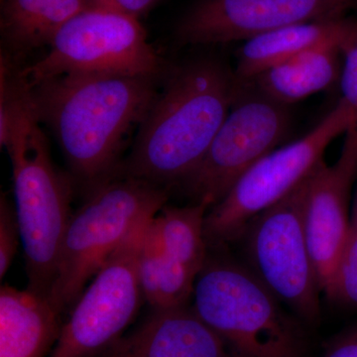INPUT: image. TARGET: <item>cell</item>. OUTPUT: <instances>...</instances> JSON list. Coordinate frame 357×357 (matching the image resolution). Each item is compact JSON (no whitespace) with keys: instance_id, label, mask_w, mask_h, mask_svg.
Returning <instances> with one entry per match:
<instances>
[{"instance_id":"2e32d148","label":"cell","mask_w":357,"mask_h":357,"mask_svg":"<svg viewBox=\"0 0 357 357\" xmlns=\"http://www.w3.org/2000/svg\"><path fill=\"white\" fill-rule=\"evenodd\" d=\"M89 8L84 0H0L1 53L20 64Z\"/></svg>"},{"instance_id":"277c9868","label":"cell","mask_w":357,"mask_h":357,"mask_svg":"<svg viewBox=\"0 0 357 357\" xmlns=\"http://www.w3.org/2000/svg\"><path fill=\"white\" fill-rule=\"evenodd\" d=\"M168 197L165 188L121 176L91 191L88 201L72 215L61 246L49 295L61 314L74 306L89 281L134 227L156 215Z\"/></svg>"},{"instance_id":"e0dca14e","label":"cell","mask_w":357,"mask_h":357,"mask_svg":"<svg viewBox=\"0 0 357 357\" xmlns=\"http://www.w3.org/2000/svg\"><path fill=\"white\" fill-rule=\"evenodd\" d=\"M342 67L340 47H323L275 65L245 82L272 100L291 107L332 88L340 81Z\"/></svg>"},{"instance_id":"d4e9b609","label":"cell","mask_w":357,"mask_h":357,"mask_svg":"<svg viewBox=\"0 0 357 357\" xmlns=\"http://www.w3.org/2000/svg\"><path fill=\"white\" fill-rule=\"evenodd\" d=\"M84 2H86V6H88L89 8H96V7H114L112 4V0H84Z\"/></svg>"},{"instance_id":"cb8c5ba5","label":"cell","mask_w":357,"mask_h":357,"mask_svg":"<svg viewBox=\"0 0 357 357\" xmlns=\"http://www.w3.org/2000/svg\"><path fill=\"white\" fill-rule=\"evenodd\" d=\"M158 1L159 0H112V4L114 8L140 18Z\"/></svg>"},{"instance_id":"d6986e66","label":"cell","mask_w":357,"mask_h":357,"mask_svg":"<svg viewBox=\"0 0 357 357\" xmlns=\"http://www.w3.org/2000/svg\"><path fill=\"white\" fill-rule=\"evenodd\" d=\"M25 65L1 53L0 63V145L6 148L14 135L31 119H38L32 88L23 75Z\"/></svg>"},{"instance_id":"52a82bcc","label":"cell","mask_w":357,"mask_h":357,"mask_svg":"<svg viewBox=\"0 0 357 357\" xmlns=\"http://www.w3.org/2000/svg\"><path fill=\"white\" fill-rule=\"evenodd\" d=\"M356 122L357 115L338 102L306 135L277 148L251 167L206 213L208 248L241 239L249 222L304 182L324 160L328 145Z\"/></svg>"},{"instance_id":"9a60e30c","label":"cell","mask_w":357,"mask_h":357,"mask_svg":"<svg viewBox=\"0 0 357 357\" xmlns=\"http://www.w3.org/2000/svg\"><path fill=\"white\" fill-rule=\"evenodd\" d=\"M60 318L48 296L2 286L0 357H48L60 335Z\"/></svg>"},{"instance_id":"7c38bea8","label":"cell","mask_w":357,"mask_h":357,"mask_svg":"<svg viewBox=\"0 0 357 357\" xmlns=\"http://www.w3.org/2000/svg\"><path fill=\"white\" fill-rule=\"evenodd\" d=\"M337 161L312 171L305 208L307 243L321 293L328 292L351 222L349 199L357 177V122L344 133Z\"/></svg>"},{"instance_id":"9c48e42d","label":"cell","mask_w":357,"mask_h":357,"mask_svg":"<svg viewBox=\"0 0 357 357\" xmlns=\"http://www.w3.org/2000/svg\"><path fill=\"white\" fill-rule=\"evenodd\" d=\"M291 107L272 100L250 82H237L229 115L198 168L181 183L192 203L213 208L241 176L287 139Z\"/></svg>"},{"instance_id":"7a4b0ae2","label":"cell","mask_w":357,"mask_h":357,"mask_svg":"<svg viewBox=\"0 0 357 357\" xmlns=\"http://www.w3.org/2000/svg\"><path fill=\"white\" fill-rule=\"evenodd\" d=\"M162 81L64 75L30 86L40 123L53 131L77 180L93 191L116 177L126 136L146 116Z\"/></svg>"},{"instance_id":"ffe728a7","label":"cell","mask_w":357,"mask_h":357,"mask_svg":"<svg viewBox=\"0 0 357 357\" xmlns=\"http://www.w3.org/2000/svg\"><path fill=\"white\" fill-rule=\"evenodd\" d=\"M328 299L357 310V220L352 218L349 234L338 257Z\"/></svg>"},{"instance_id":"44dd1931","label":"cell","mask_w":357,"mask_h":357,"mask_svg":"<svg viewBox=\"0 0 357 357\" xmlns=\"http://www.w3.org/2000/svg\"><path fill=\"white\" fill-rule=\"evenodd\" d=\"M20 229L15 206H11L6 195L0 199V277L4 278L13 264L20 243Z\"/></svg>"},{"instance_id":"5bb4252c","label":"cell","mask_w":357,"mask_h":357,"mask_svg":"<svg viewBox=\"0 0 357 357\" xmlns=\"http://www.w3.org/2000/svg\"><path fill=\"white\" fill-rule=\"evenodd\" d=\"M357 34V21L349 17L317 20L286 26L244 41L234 69L237 82L307 52L328 46L342 47Z\"/></svg>"},{"instance_id":"4fadbf2b","label":"cell","mask_w":357,"mask_h":357,"mask_svg":"<svg viewBox=\"0 0 357 357\" xmlns=\"http://www.w3.org/2000/svg\"><path fill=\"white\" fill-rule=\"evenodd\" d=\"M98 357H230L227 347L191 305L152 309L132 332Z\"/></svg>"},{"instance_id":"3957f363","label":"cell","mask_w":357,"mask_h":357,"mask_svg":"<svg viewBox=\"0 0 357 357\" xmlns=\"http://www.w3.org/2000/svg\"><path fill=\"white\" fill-rule=\"evenodd\" d=\"M192 309L222 340L230 357H309L307 325L248 267L208 256Z\"/></svg>"},{"instance_id":"603a6c76","label":"cell","mask_w":357,"mask_h":357,"mask_svg":"<svg viewBox=\"0 0 357 357\" xmlns=\"http://www.w3.org/2000/svg\"><path fill=\"white\" fill-rule=\"evenodd\" d=\"M324 357H357V326L333 338Z\"/></svg>"},{"instance_id":"ba28073f","label":"cell","mask_w":357,"mask_h":357,"mask_svg":"<svg viewBox=\"0 0 357 357\" xmlns=\"http://www.w3.org/2000/svg\"><path fill=\"white\" fill-rule=\"evenodd\" d=\"M311 176L256 215L241 236L249 269L307 326L318 324L321 314V290L305 225Z\"/></svg>"},{"instance_id":"6da1fadb","label":"cell","mask_w":357,"mask_h":357,"mask_svg":"<svg viewBox=\"0 0 357 357\" xmlns=\"http://www.w3.org/2000/svg\"><path fill=\"white\" fill-rule=\"evenodd\" d=\"M236 93L234 70L215 56L171 64L116 176L180 185L206 156Z\"/></svg>"},{"instance_id":"8992f818","label":"cell","mask_w":357,"mask_h":357,"mask_svg":"<svg viewBox=\"0 0 357 357\" xmlns=\"http://www.w3.org/2000/svg\"><path fill=\"white\" fill-rule=\"evenodd\" d=\"M48 47L43 57L23 67L31 86L64 75L164 77L171 66L150 43L139 18L114 7L84 9Z\"/></svg>"},{"instance_id":"7402d4cb","label":"cell","mask_w":357,"mask_h":357,"mask_svg":"<svg viewBox=\"0 0 357 357\" xmlns=\"http://www.w3.org/2000/svg\"><path fill=\"white\" fill-rule=\"evenodd\" d=\"M342 57L340 102L357 115V34L340 47Z\"/></svg>"},{"instance_id":"30bf717a","label":"cell","mask_w":357,"mask_h":357,"mask_svg":"<svg viewBox=\"0 0 357 357\" xmlns=\"http://www.w3.org/2000/svg\"><path fill=\"white\" fill-rule=\"evenodd\" d=\"M154 215L143 218L98 270L62 324L48 357H98L124 335L145 301L139 259Z\"/></svg>"},{"instance_id":"5b68a950","label":"cell","mask_w":357,"mask_h":357,"mask_svg":"<svg viewBox=\"0 0 357 357\" xmlns=\"http://www.w3.org/2000/svg\"><path fill=\"white\" fill-rule=\"evenodd\" d=\"M38 119L6 147L13 165L14 206L24 249L28 289L50 295L70 218L72 184L54 164Z\"/></svg>"},{"instance_id":"ac0fdd59","label":"cell","mask_w":357,"mask_h":357,"mask_svg":"<svg viewBox=\"0 0 357 357\" xmlns=\"http://www.w3.org/2000/svg\"><path fill=\"white\" fill-rule=\"evenodd\" d=\"M210 206L192 203L185 206H164L153 218V225L164 255L198 275L208 259L204 222Z\"/></svg>"},{"instance_id":"8fae6325","label":"cell","mask_w":357,"mask_h":357,"mask_svg":"<svg viewBox=\"0 0 357 357\" xmlns=\"http://www.w3.org/2000/svg\"><path fill=\"white\" fill-rule=\"evenodd\" d=\"M356 8L357 0H198L175 34L182 44L231 43L286 26L347 17Z\"/></svg>"},{"instance_id":"484cf974","label":"cell","mask_w":357,"mask_h":357,"mask_svg":"<svg viewBox=\"0 0 357 357\" xmlns=\"http://www.w3.org/2000/svg\"><path fill=\"white\" fill-rule=\"evenodd\" d=\"M356 218V220H357V204H356V211H354V218Z\"/></svg>"}]
</instances>
